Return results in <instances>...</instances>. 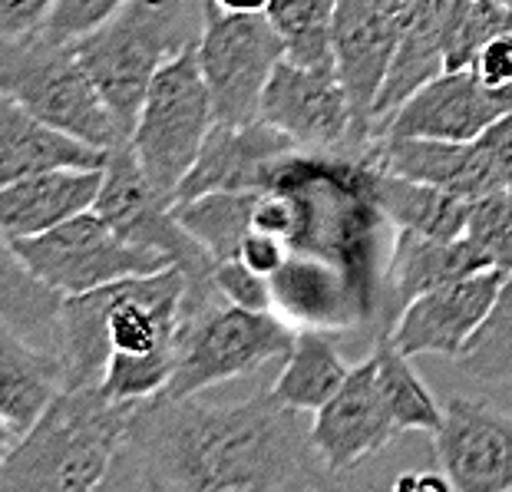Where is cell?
<instances>
[{"label": "cell", "mask_w": 512, "mask_h": 492, "mask_svg": "<svg viewBox=\"0 0 512 492\" xmlns=\"http://www.w3.org/2000/svg\"><path fill=\"white\" fill-rule=\"evenodd\" d=\"M374 360H377V377L380 387H384L387 407L394 413L400 430L437 433L443 423V407L433 400V393L417 377V370H413L410 357L400 351L390 334H377Z\"/></svg>", "instance_id": "28"}, {"label": "cell", "mask_w": 512, "mask_h": 492, "mask_svg": "<svg viewBox=\"0 0 512 492\" xmlns=\"http://www.w3.org/2000/svg\"><path fill=\"white\" fill-rule=\"evenodd\" d=\"M496 268L483 248L470 235L463 238H430L420 232L397 228L390 242V261L384 278V314H380V334H390L410 301L420 294L440 288L446 281L466 278L473 271Z\"/></svg>", "instance_id": "19"}, {"label": "cell", "mask_w": 512, "mask_h": 492, "mask_svg": "<svg viewBox=\"0 0 512 492\" xmlns=\"http://www.w3.org/2000/svg\"><path fill=\"white\" fill-rule=\"evenodd\" d=\"M110 152L43 123L10 96H0V185L53 169H106Z\"/></svg>", "instance_id": "22"}, {"label": "cell", "mask_w": 512, "mask_h": 492, "mask_svg": "<svg viewBox=\"0 0 512 492\" xmlns=\"http://www.w3.org/2000/svg\"><path fill=\"white\" fill-rule=\"evenodd\" d=\"M503 116H512V83L493 86L476 70H443L437 80L420 86L377 136H420V139H479Z\"/></svg>", "instance_id": "12"}, {"label": "cell", "mask_w": 512, "mask_h": 492, "mask_svg": "<svg viewBox=\"0 0 512 492\" xmlns=\"http://www.w3.org/2000/svg\"><path fill=\"white\" fill-rule=\"evenodd\" d=\"M281 60H285V43L268 14H238L209 0V20L199 40V67L209 83L219 123H258L261 100Z\"/></svg>", "instance_id": "8"}, {"label": "cell", "mask_w": 512, "mask_h": 492, "mask_svg": "<svg viewBox=\"0 0 512 492\" xmlns=\"http://www.w3.org/2000/svg\"><path fill=\"white\" fill-rule=\"evenodd\" d=\"M456 367L479 384H512V271L499 288L486 321L456 357Z\"/></svg>", "instance_id": "30"}, {"label": "cell", "mask_w": 512, "mask_h": 492, "mask_svg": "<svg viewBox=\"0 0 512 492\" xmlns=\"http://www.w3.org/2000/svg\"><path fill=\"white\" fill-rule=\"evenodd\" d=\"M215 123L219 119H215L209 83L199 67V50L169 60L149 86L136 129L129 136V149L136 152L143 172L172 205Z\"/></svg>", "instance_id": "7"}, {"label": "cell", "mask_w": 512, "mask_h": 492, "mask_svg": "<svg viewBox=\"0 0 512 492\" xmlns=\"http://www.w3.org/2000/svg\"><path fill=\"white\" fill-rule=\"evenodd\" d=\"M298 331L275 311H248L228 304L209 281L185 291L179 324V360L159 397H195L225 380L245 377L288 357Z\"/></svg>", "instance_id": "5"}, {"label": "cell", "mask_w": 512, "mask_h": 492, "mask_svg": "<svg viewBox=\"0 0 512 492\" xmlns=\"http://www.w3.org/2000/svg\"><path fill=\"white\" fill-rule=\"evenodd\" d=\"M96 212L110 222L126 242L149 248L169 258L172 265L189 271L192 281H209L215 258L185 232L176 218V205L162 195L139 166L136 152L119 146L110 152L103 169V189L96 199Z\"/></svg>", "instance_id": "10"}, {"label": "cell", "mask_w": 512, "mask_h": 492, "mask_svg": "<svg viewBox=\"0 0 512 492\" xmlns=\"http://www.w3.org/2000/svg\"><path fill=\"white\" fill-rule=\"evenodd\" d=\"M331 331L298 327L294 347L285 357V367L271 384V393L298 413H318L337 390L344 387L351 367L344 364L341 351L328 337Z\"/></svg>", "instance_id": "25"}, {"label": "cell", "mask_w": 512, "mask_h": 492, "mask_svg": "<svg viewBox=\"0 0 512 492\" xmlns=\"http://www.w3.org/2000/svg\"><path fill=\"white\" fill-rule=\"evenodd\" d=\"M370 199L394 228H407V232H420L430 238H463L473 209V202L463 199V195L397 176V172H387L380 166L370 172Z\"/></svg>", "instance_id": "24"}, {"label": "cell", "mask_w": 512, "mask_h": 492, "mask_svg": "<svg viewBox=\"0 0 512 492\" xmlns=\"http://www.w3.org/2000/svg\"><path fill=\"white\" fill-rule=\"evenodd\" d=\"M394 489L400 492H410V489H433V492H446V489H453L450 483V476L443 473L440 466H433V469H413V473H403L394 479Z\"/></svg>", "instance_id": "38"}, {"label": "cell", "mask_w": 512, "mask_h": 492, "mask_svg": "<svg viewBox=\"0 0 512 492\" xmlns=\"http://www.w3.org/2000/svg\"><path fill=\"white\" fill-rule=\"evenodd\" d=\"M0 93L43 123L90 142V146L113 152L129 142L113 109L96 90L90 70L83 67L76 43L50 37L43 27L20 37H4Z\"/></svg>", "instance_id": "6"}, {"label": "cell", "mask_w": 512, "mask_h": 492, "mask_svg": "<svg viewBox=\"0 0 512 492\" xmlns=\"http://www.w3.org/2000/svg\"><path fill=\"white\" fill-rule=\"evenodd\" d=\"M261 119L291 136L301 149L354 156L364 152L357 142L351 100L334 70H311L281 60L261 100Z\"/></svg>", "instance_id": "11"}, {"label": "cell", "mask_w": 512, "mask_h": 492, "mask_svg": "<svg viewBox=\"0 0 512 492\" xmlns=\"http://www.w3.org/2000/svg\"><path fill=\"white\" fill-rule=\"evenodd\" d=\"M433 450L456 492H512V413L450 397Z\"/></svg>", "instance_id": "14"}, {"label": "cell", "mask_w": 512, "mask_h": 492, "mask_svg": "<svg viewBox=\"0 0 512 492\" xmlns=\"http://www.w3.org/2000/svg\"><path fill=\"white\" fill-rule=\"evenodd\" d=\"M143 403L113 400L103 387H70L0 459L4 492L100 489Z\"/></svg>", "instance_id": "2"}, {"label": "cell", "mask_w": 512, "mask_h": 492, "mask_svg": "<svg viewBox=\"0 0 512 492\" xmlns=\"http://www.w3.org/2000/svg\"><path fill=\"white\" fill-rule=\"evenodd\" d=\"M337 4L341 0H271L265 14L285 43V60L311 70H334Z\"/></svg>", "instance_id": "27"}, {"label": "cell", "mask_w": 512, "mask_h": 492, "mask_svg": "<svg viewBox=\"0 0 512 492\" xmlns=\"http://www.w3.org/2000/svg\"><path fill=\"white\" fill-rule=\"evenodd\" d=\"M103 169H53L7 182L0 189V228L7 242L50 232L96 209Z\"/></svg>", "instance_id": "21"}, {"label": "cell", "mask_w": 512, "mask_h": 492, "mask_svg": "<svg viewBox=\"0 0 512 492\" xmlns=\"http://www.w3.org/2000/svg\"><path fill=\"white\" fill-rule=\"evenodd\" d=\"M397 433L403 430L387 407L374 354L351 367L344 387L314 413L311 423L314 450L334 476L357 469V463L394 443Z\"/></svg>", "instance_id": "13"}, {"label": "cell", "mask_w": 512, "mask_h": 492, "mask_svg": "<svg viewBox=\"0 0 512 492\" xmlns=\"http://www.w3.org/2000/svg\"><path fill=\"white\" fill-rule=\"evenodd\" d=\"M499 4H506V7H512V0H499Z\"/></svg>", "instance_id": "41"}, {"label": "cell", "mask_w": 512, "mask_h": 492, "mask_svg": "<svg viewBox=\"0 0 512 492\" xmlns=\"http://www.w3.org/2000/svg\"><path fill=\"white\" fill-rule=\"evenodd\" d=\"M466 235L489 255L496 268L512 271V192H489L473 202Z\"/></svg>", "instance_id": "32"}, {"label": "cell", "mask_w": 512, "mask_h": 492, "mask_svg": "<svg viewBox=\"0 0 512 492\" xmlns=\"http://www.w3.org/2000/svg\"><path fill=\"white\" fill-rule=\"evenodd\" d=\"M512 30V7L499 0H473L453 30L450 50H446V70H470L479 50L489 40Z\"/></svg>", "instance_id": "31"}, {"label": "cell", "mask_w": 512, "mask_h": 492, "mask_svg": "<svg viewBox=\"0 0 512 492\" xmlns=\"http://www.w3.org/2000/svg\"><path fill=\"white\" fill-rule=\"evenodd\" d=\"M205 20L209 0H129L76 40L83 67L126 136H133L156 73L182 53L199 50Z\"/></svg>", "instance_id": "3"}, {"label": "cell", "mask_w": 512, "mask_h": 492, "mask_svg": "<svg viewBox=\"0 0 512 492\" xmlns=\"http://www.w3.org/2000/svg\"><path fill=\"white\" fill-rule=\"evenodd\" d=\"M506 275L509 271L503 268H483L420 294L397 317L394 331H390L394 344L407 357L440 354L456 360L479 331V324L486 321Z\"/></svg>", "instance_id": "15"}, {"label": "cell", "mask_w": 512, "mask_h": 492, "mask_svg": "<svg viewBox=\"0 0 512 492\" xmlns=\"http://www.w3.org/2000/svg\"><path fill=\"white\" fill-rule=\"evenodd\" d=\"M185 291H189V271L179 265L103 288L113 357L100 387L113 400L146 403L166 390L179 360Z\"/></svg>", "instance_id": "4"}, {"label": "cell", "mask_w": 512, "mask_h": 492, "mask_svg": "<svg viewBox=\"0 0 512 492\" xmlns=\"http://www.w3.org/2000/svg\"><path fill=\"white\" fill-rule=\"evenodd\" d=\"M222 10H238V14H265L271 0H212Z\"/></svg>", "instance_id": "39"}, {"label": "cell", "mask_w": 512, "mask_h": 492, "mask_svg": "<svg viewBox=\"0 0 512 492\" xmlns=\"http://www.w3.org/2000/svg\"><path fill=\"white\" fill-rule=\"evenodd\" d=\"M212 284L228 304L248 311H275V294H271V278L258 275L242 258H222L212 268Z\"/></svg>", "instance_id": "33"}, {"label": "cell", "mask_w": 512, "mask_h": 492, "mask_svg": "<svg viewBox=\"0 0 512 492\" xmlns=\"http://www.w3.org/2000/svg\"><path fill=\"white\" fill-rule=\"evenodd\" d=\"M364 156L380 169L437 185V189L463 195L470 202L489 192H503L483 139L450 142L420 136H374Z\"/></svg>", "instance_id": "18"}, {"label": "cell", "mask_w": 512, "mask_h": 492, "mask_svg": "<svg viewBox=\"0 0 512 492\" xmlns=\"http://www.w3.org/2000/svg\"><path fill=\"white\" fill-rule=\"evenodd\" d=\"M63 387V370L57 357L27 337L0 324V430L4 453L34 426L43 410L57 400Z\"/></svg>", "instance_id": "23"}, {"label": "cell", "mask_w": 512, "mask_h": 492, "mask_svg": "<svg viewBox=\"0 0 512 492\" xmlns=\"http://www.w3.org/2000/svg\"><path fill=\"white\" fill-rule=\"evenodd\" d=\"M255 199L258 192H209L179 202L176 218L215 261L238 258L242 238L252 232Z\"/></svg>", "instance_id": "26"}, {"label": "cell", "mask_w": 512, "mask_h": 492, "mask_svg": "<svg viewBox=\"0 0 512 492\" xmlns=\"http://www.w3.org/2000/svg\"><path fill=\"white\" fill-rule=\"evenodd\" d=\"M106 486L159 492H288L334 486L311 426L271 390L242 403L152 397L139 407Z\"/></svg>", "instance_id": "1"}, {"label": "cell", "mask_w": 512, "mask_h": 492, "mask_svg": "<svg viewBox=\"0 0 512 492\" xmlns=\"http://www.w3.org/2000/svg\"><path fill=\"white\" fill-rule=\"evenodd\" d=\"M271 294L275 311L294 327L347 331L370 321L344 271L311 251H291V258L271 275Z\"/></svg>", "instance_id": "20"}, {"label": "cell", "mask_w": 512, "mask_h": 492, "mask_svg": "<svg viewBox=\"0 0 512 492\" xmlns=\"http://www.w3.org/2000/svg\"><path fill=\"white\" fill-rule=\"evenodd\" d=\"M7 245L40 281H47L60 294H83L172 265L156 251L126 242L96 209L76 215L43 235L17 238Z\"/></svg>", "instance_id": "9"}, {"label": "cell", "mask_w": 512, "mask_h": 492, "mask_svg": "<svg viewBox=\"0 0 512 492\" xmlns=\"http://www.w3.org/2000/svg\"><path fill=\"white\" fill-rule=\"evenodd\" d=\"M63 298L57 288L40 281L24 261L14 255V248H4V327L27 337L30 344L43 347L57 314L63 308Z\"/></svg>", "instance_id": "29"}, {"label": "cell", "mask_w": 512, "mask_h": 492, "mask_svg": "<svg viewBox=\"0 0 512 492\" xmlns=\"http://www.w3.org/2000/svg\"><path fill=\"white\" fill-rule=\"evenodd\" d=\"M400 24L374 0H341L334 17V73L354 109L357 142L374 139V106L397 57Z\"/></svg>", "instance_id": "16"}, {"label": "cell", "mask_w": 512, "mask_h": 492, "mask_svg": "<svg viewBox=\"0 0 512 492\" xmlns=\"http://www.w3.org/2000/svg\"><path fill=\"white\" fill-rule=\"evenodd\" d=\"M294 149H301L298 142L265 119L252 126L215 123L192 172L179 185L176 205L209 192H265L271 189L278 162Z\"/></svg>", "instance_id": "17"}, {"label": "cell", "mask_w": 512, "mask_h": 492, "mask_svg": "<svg viewBox=\"0 0 512 492\" xmlns=\"http://www.w3.org/2000/svg\"><path fill=\"white\" fill-rule=\"evenodd\" d=\"M57 0H0V34L20 37L47 24Z\"/></svg>", "instance_id": "36"}, {"label": "cell", "mask_w": 512, "mask_h": 492, "mask_svg": "<svg viewBox=\"0 0 512 492\" xmlns=\"http://www.w3.org/2000/svg\"><path fill=\"white\" fill-rule=\"evenodd\" d=\"M291 251H294L291 242H285L281 235H271V232H261V228H252V232L242 238L238 258H242L248 268H255L258 275L271 278L291 258Z\"/></svg>", "instance_id": "35"}, {"label": "cell", "mask_w": 512, "mask_h": 492, "mask_svg": "<svg viewBox=\"0 0 512 492\" xmlns=\"http://www.w3.org/2000/svg\"><path fill=\"white\" fill-rule=\"evenodd\" d=\"M374 4L384 10L387 17H394L397 24H403V20H407V14L413 10V4H417V0H374Z\"/></svg>", "instance_id": "40"}, {"label": "cell", "mask_w": 512, "mask_h": 492, "mask_svg": "<svg viewBox=\"0 0 512 492\" xmlns=\"http://www.w3.org/2000/svg\"><path fill=\"white\" fill-rule=\"evenodd\" d=\"M479 80L493 83V86H506L512 83V30L509 34H499L496 40H489L479 57L473 60V67Z\"/></svg>", "instance_id": "37"}, {"label": "cell", "mask_w": 512, "mask_h": 492, "mask_svg": "<svg viewBox=\"0 0 512 492\" xmlns=\"http://www.w3.org/2000/svg\"><path fill=\"white\" fill-rule=\"evenodd\" d=\"M123 4H129V0H57L43 30L57 40L76 43L83 34L100 27L103 20H110Z\"/></svg>", "instance_id": "34"}]
</instances>
